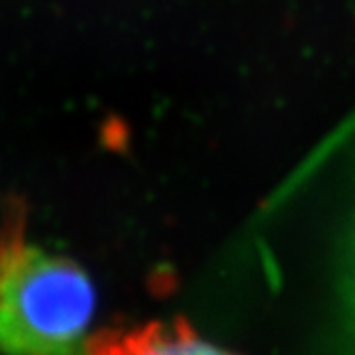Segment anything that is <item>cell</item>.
Segmentation results:
<instances>
[{
	"mask_svg": "<svg viewBox=\"0 0 355 355\" xmlns=\"http://www.w3.org/2000/svg\"><path fill=\"white\" fill-rule=\"evenodd\" d=\"M94 311L88 272L31 242L21 204H11L0 225V353L84 355Z\"/></svg>",
	"mask_w": 355,
	"mask_h": 355,
	"instance_id": "obj_1",
	"label": "cell"
},
{
	"mask_svg": "<svg viewBox=\"0 0 355 355\" xmlns=\"http://www.w3.org/2000/svg\"><path fill=\"white\" fill-rule=\"evenodd\" d=\"M84 355H236L206 340L184 317L92 334Z\"/></svg>",
	"mask_w": 355,
	"mask_h": 355,
	"instance_id": "obj_2",
	"label": "cell"
}]
</instances>
